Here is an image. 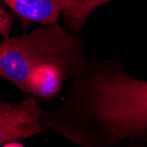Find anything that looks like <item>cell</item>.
<instances>
[{"label": "cell", "mask_w": 147, "mask_h": 147, "mask_svg": "<svg viewBox=\"0 0 147 147\" xmlns=\"http://www.w3.org/2000/svg\"><path fill=\"white\" fill-rule=\"evenodd\" d=\"M42 123L80 147L147 145V80L115 60L87 58L62 103L42 110Z\"/></svg>", "instance_id": "obj_1"}, {"label": "cell", "mask_w": 147, "mask_h": 147, "mask_svg": "<svg viewBox=\"0 0 147 147\" xmlns=\"http://www.w3.org/2000/svg\"><path fill=\"white\" fill-rule=\"evenodd\" d=\"M86 47L75 32L57 23L29 34L4 38L0 43V78L38 99L49 100L64 82L87 67Z\"/></svg>", "instance_id": "obj_2"}, {"label": "cell", "mask_w": 147, "mask_h": 147, "mask_svg": "<svg viewBox=\"0 0 147 147\" xmlns=\"http://www.w3.org/2000/svg\"><path fill=\"white\" fill-rule=\"evenodd\" d=\"M9 104H10L9 102H0V112L5 110L9 106Z\"/></svg>", "instance_id": "obj_7"}, {"label": "cell", "mask_w": 147, "mask_h": 147, "mask_svg": "<svg viewBox=\"0 0 147 147\" xmlns=\"http://www.w3.org/2000/svg\"><path fill=\"white\" fill-rule=\"evenodd\" d=\"M12 23V17L0 4V35L3 36L4 38L9 37Z\"/></svg>", "instance_id": "obj_5"}, {"label": "cell", "mask_w": 147, "mask_h": 147, "mask_svg": "<svg viewBox=\"0 0 147 147\" xmlns=\"http://www.w3.org/2000/svg\"><path fill=\"white\" fill-rule=\"evenodd\" d=\"M5 147H22V146H24L21 143H20V142H16V140H13V141H10V142H8V143H6L5 145H4Z\"/></svg>", "instance_id": "obj_6"}, {"label": "cell", "mask_w": 147, "mask_h": 147, "mask_svg": "<svg viewBox=\"0 0 147 147\" xmlns=\"http://www.w3.org/2000/svg\"><path fill=\"white\" fill-rule=\"evenodd\" d=\"M18 18L24 29L32 22L43 26L57 24L59 15L69 28L77 33L86 22L92 10L113 0H1Z\"/></svg>", "instance_id": "obj_3"}, {"label": "cell", "mask_w": 147, "mask_h": 147, "mask_svg": "<svg viewBox=\"0 0 147 147\" xmlns=\"http://www.w3.org/2000/svg\"><path fill=\"white\" fill-rule=\"evenodd\" d=\"M42 110L38 98L33 94L17 103H10L0 112V146L47 132L41 120Z\"/></svg>", "instance_id": "obj_4"}]
</instances>
